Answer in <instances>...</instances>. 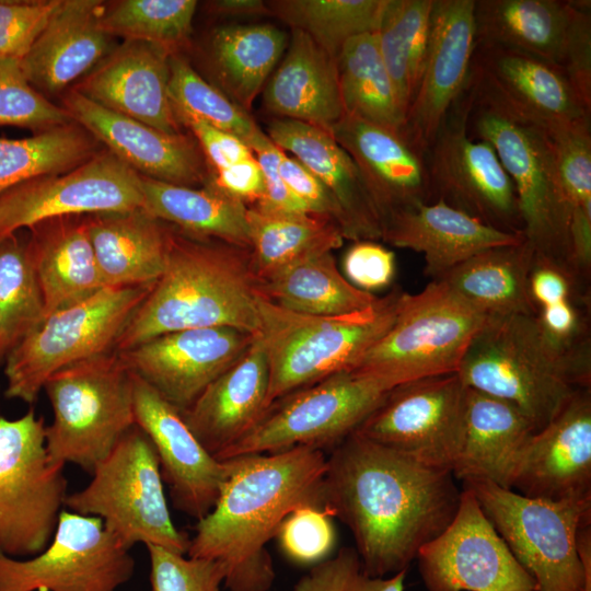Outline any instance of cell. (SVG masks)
Segmentation results:
<instances>
[{
    "instance_id": "83f0119b",
    "label": "cell",
    "mask_w": 591,
    "mask_h": 591,
    "mask_svg": "<svg viewBox=\"0 0 591 591\" xmlns=\"http://www.w3.org/2000/svg\"><path fill=\"white\" fill-rule=\"evenodd\" d=\"M267 391V359L255 335L245 352L179 412L199 443L218 460L265 415Z\"/></svg>"
},
{
    "instance_id": "ac0fdd59",
    "label": "cell",
    "mask_w": 591,
    "mask_h": 591,
    "mask_svg": "<svg viewBox=\"0 0 591 591\" xmlns=\"http://www.w3.org/2000/svg\"><path fill=\"white\" fill-rule=\"evenodd\" d=\"M140 208V174L113 153L99 154L66 173L36 177L1 193L0 240L53 219Z\"/></svg>"
},
{
    "instance_id": "6f0895ef",
    "label": "cell",
    "mask_w": 591,
    "mask_h": 591,
    "mask_svg": "<svg viewBox=\"0 0 591 591\" xmlns=\"http://www.w3.org/2000/svg\"><path fill=\"white\" fill-rule=\"evenodd\" d=\"M265 183L264 199L253 206L282 212L311 213L308 207L289 189L279 173V162L285 153L264 131L250 146ZM313 215V213H312Z\"/></svg>"
},
{
    "instance_id": "484cf974",
    "label": "cell",
    "mask_w": 591,
    "mask_h": 591,
    "mask_svg": "<svg viewBox=\"0 0 591 591\" xmlns=\"http://www.w3.org/2000/svg\"><path fill=\"white\" fill-rule=\"evenodd\" d=\"M473 74L544 126L591 121V104L558 67L505 47L475 44Z\"/></svg>"
},
{
    "instance_id": "91938a15",
    "label": "cell",
    "mask_w": 591,
    "mask_h": 591,
    "mask_svg": "<svg viewBox=\"0 0 591 591\" xmlns=\"http://www.w3.org/2000/svg\"><path fill=\"white\" fill-rule=\"evenodd\" d=\"M177 120L192 130L215 171L229 167L254 155L242 140L198 118L178 116Z\"/></svg>"
},
{
    "instance_id": "ab89813d",
    "label": "cell",
    "mask_w": 591,
    "mask_h": 591,
    "mask_svg": "<svg viewBox=\"0 0 591 591\" xmlns=\"http://www.w3.org/2000/svg\"><path fill=\"white\" fill-rule=\"evenodd\" d=\"M250 254L257 280L313 253L343 244L332 220L312 213L282 212L247 207Z\"/></svg>"
},
{
    "instance_id": "9c48e42d",
    "label": "cell",
    "mask_w": 591,
    "mask_h": 591,
    "mask_svg": "<svg viewBox=\"0 0 591 591\" xmlns=\"http://www.w3.org/2000/svg\"><path fill=\"white\" fill-rule=\"evenodd\" d=\"M43 391L54 413L45 429L51 464L91 473L135 425L134 375L116 351L57 371Z\"/></svg>"
},
{
    "instance_id": "5bb4252c",
    "label": "cell",
    "mask_w": 591,
    "mask_h": 591,
    "mask_svg": "<svg viewBox=\"0 0 591 591\" xmlns=\"http://www.w3.org/2000/svg\"><path fill=\"white\" fill-rule=\"evenodd\" d=\"M467 84L425 153L431 202L441 200L485 224L523 237L513 183L496 150L468 132Z\"/></svg>"
},
{
    "instance_id": "ba28073f",
    "label": "cell",
    "mask_w": 591,
    "mask_h": 591,
    "mask_svg": "<svg viewBox=\"0 0 591 591\" xmlns=\"http://www.w3.org/2000/svg\"><path fill=\"white\" fill-rule=\"evenodd\" d=\"M486 317L445 282L431 280L418 293L403 292L393 324L351 371L389 389L457 373Z\"/></svg>"
},
{
    "instance_id": "ee69618b",
    "label": "cell",
    "mask_w": 591,
    "mask_h": 591,
    "mask_svg": "<svg viewBox=\"0 0 591 591\" xmlns=\"http://www.w3.org/2000/svg\"><path fill=\"white\" fill-rule=\"evenodd\" d=\"M433 1L386 0L376 31L381 56L405 115L421 80Z\"/></svg>"
},
{
    "instance_id": "e0dca14e",
    "label": "cell",
    "mask_w": 591,
    "mask_h": 591,
    "mask_svg": "<svg viewBox=\"0 0 591 591\" xmlns=\"http://www.w3.org/2000/svg\"><path fill=\"white\" fill-rule=\"evenodd\" d=\"M135 559L95 517L62 510L49 545L30 559L0 552V591H117Z\"/></svg>"
},
{
    "instance_id": "f907efd6",
    "label": "cell",
    "mask_w": 591,
    "mask_h": 591,
    "mask_svg": "<svg viewBox=\"0 0 591 591\" xmlns=\"http://www.w3.org/2000/svg\"><path fill=\"white\" fill-rule=\"evenodd\" d=\"M66 108L50 103L30 83L18 58L0 59V126L39 129L70 124Z\"/></svg>"
},
{
    "instance_id": "60d3db41",
    "label": "cell",
    "mask_w": 591,
    "mask_h": 591,
    "mask_svg": "<svg viewBox=\"0 0 591 591\" xmlns=\"http://www.w3.org/2000/svg\"><path fill=\"white\" fill-rule=\"evenodd\" d=\"M287 44V34L270 24L231 25L215 32L213 68L240 108L251 109Z\"/></svg>"
},
{
    "instance_id": "7bdbcfd3",
    "label": "cell",
    "mask_w": 591,
    "mask_h": 591,
    "mask_svg": "<svg viewBox=\"0 0 591 591\" xmlns=\"http://www.w3.org/2000/svg\"><path fill=\"white\" fill-rule=\"evenodd\" d=\"M555 150L568 217L570 263L591 278V121L546 126Z\"/></svg>"
},
{
    "instance_id": "6125c7cd",
    "label": "cell",
    "mask_w": 591,
    "mask_h": 591,
    "mask_svg": "<svg viewBox=\"0 0 591 591\" xmlns=\"http://www.w3.org/2000/svg\"><path fill=\"white\" fill-rule=\"evenodd\" d=\"M209 8L213 13L227 16L269 14L267 1L263 0H217L209 2Z\"/></svg>"
},
{
    "instance_id": "8992f818",
    "label": "cell",
    "mask_w": 591,
    "mask_h": 591,
    "mask_svg": "<svg viewBox=\"0 0 591 591\" xmlns=\"http://www.w3.org/2000/svg\"><path fill=\"white\" fill-rule=\"evenodd\" d=\"M401 288L352 313L318 316L285 310L260 294V340L268 366V408L333 374L351 371L393 324Z\"/></svg>"
},
{
    "instance_id": "94428289",
    "label": "cell",
    "mask_w": 591,
    "mask_h": 591,
    "mask_svg": "<svg viewBox=\"0 0 591 591\" xmlns=\"http://www.w3.org/2000/svg\"><path fill=\"white\" fill-rule=\"evenodd\" d=\"M210 185L245 205H257L265 196L264 175L255 155L215 171Z\"/></svg>"
},
{
    "instance_id": "f35d334b",
    "label": "cell",
    "mask_w": 591,
    "mask_h": 591,
    "mask_svg": "<svg viewBox=\"0 0 591 591\" xmlns=\"http://www.w3.org/2000/svg\"><path fill=\"white\" fill-rule=\"evenodd\" d=\"M141 176L143 209L201 237L250 248L247 206L212 185L195 188Z\"/></svg>"
},
{
    "instance_id": "f1b7e54d",
    "label": "cell",
    "mask_w": 591,
    "mask_h": 591,
    "mask_svg": "<svg viewBox=\"0 0 591 591\" xmlns=\"http://www.w3.org/2000/svg\"><path fill=\"white\" fill-rule=\"evenodd\" d=\"M267 135L282 151L292 153L335 197L344 216V239L381 240L382 223L366 181L329 131L278 118L269 124Z\"/></svg>"
},
{
    "instance_id": "1f68e13d",
    "label": "cell",
    "mask_w": 591,
    "mask_h": 591,
    "mask_svg": "<svg viewBox=\"0 0 591 591\" xmlns=\"http://www.w3.org/2000/svg\"><path fill=\"white\" fill-rule=\"evenodd\" d=\"M268 112L331 132L345 115L336 58L309 35L291 30L287 54L264 90Z\"/></svg>"
},
{
    "instance_id": "ffe728a7",
    "label": "cell",
    "mask_w": 591,
    "mask_h": 591,
    "mask_svg": "<svg viewBox=\"0 0 591 591\" xmlns=\"http://www.w3.org/2000/svg\"><path fill=\"white\" fill-rule=\"evenodd\" d=\"M254 337L230 327L190 328L116 352L131 373L184 410L245 352Z\"/></svg>"
},
{
    "instance_id": "4fadbf2b",
    "label": "cell",
    "mask_w": 591,
    "mask_h": 591,
    "mask_svg": "<svg viewBox=\"0 0 591 591\" xmlns=\"http://www.w3.org/2000/svg\"><path fill=\"white\" fill-rule=\"evenodd\" d=\"M392 389L352 371L333 374L269 406L219 461L294 447L334 449L362 424Z\"/></svg>"
},
{
    "instance_id": "7402d4cb",
    "label": "cell",
    "mask_w": 591,
    "mask_h": 591,
    "mask_svg": "<svg viewBox=\"0 0 591 591\" xmlns=\"http://www.w3.org/2000/svg\"><path fill=\"white\" fill-rule=\"evenodd\" d=\"M509 489L535 499H591V387L577 389L523 445Z\"/></svg>"
},
{
    "instance_id": "f6af8a7d",
    "label": "cell",
    "mask_w": 591,
    "mask_h": 591,
    "mask_svg": "<svg viewBox=\"0 0 591 591\" xmlns=\"http://www.w3.org/2000/svg\"><path fill=\"white\" fill-rule=\"evenodd\" d=\"M386 0H275L269 14L309 35L334 58L349 39L375 33Z\"/></svg>"
},
{
    "instance_id": "4316f807",
    "label": "cell",
    "mask_w": 591,
    "mask_h": 591,
    "mask_svg": "<svg viewBox=\"0 0 591 591\" xmlns=\"http://www.w3.org/2000/svg\"><path fill=\"white\" fill-rule=\"evenodd\" d=\"M171 55L161 45L127 40L84 80L79 92L162 132L181 134L169 96Z\"/></svg>"
},
{
    "instance_id": "4dcf8cb0",
    "label": "cell",
    "mask_w": 591,
    "mask_h": 591,
    "mask_svg": "<svg viewBox=\"0 0 591 591\" xmlns=\"http://www.w3.org/2000/svg\"><path fill=\"white\" fill-rule=\"evenodd\" d=\"M104 7L94 0H63L20 59L31 84L57 93L97 63L108 50L101 26Z\"/></svg>"
},
{
    "instance_id": "603a6c76",
    "label": "cell",
    "mask_w": 591,
    "mask_h": 591,
    "mask_svg": "<svg viewBox=\"0 0 591 591\" xmlns=\"http://www.w3.org/2000/svg\"><path fill=\"white\" fill-rule=\"evenodd\" d=\"M475 0H434L424 71L402 128L426 153L444 117L463 93L475 50Z\"/></svg>"
},
{
    "instance_id": "74e56055",
    "label": "cell",
    "mask_w": 591,
    "mask_h": 591,
    "mask_svg": "<svg viewBox=\"0 0 591 591\" xmlns=\"http://www.w3.org/2000/svg\"><path fill=\"white\" fill-rule=\"evenodd\" d=\"M257 281L263 298L285 310L305 315L352 313L368 308L378 299L341 275L332 251L308 255Z\"/></svg>"
},
{
    "instance_id": "c3c4849f",
    "label": "cell",
    "mask_w": 591,
    "mask_h": 591,
    "mask_svg": "<svg viewBox=\"0 0 591 591\" xmlns=\"http://www.w3.org/2000/svg\"><path fill=\"white\" fill-rule=\"evenodd\" d=\"M169 96L176 118H198L233 135L248 148L263 132L245 111L175 55L170 57Z\"/></svg>"
},
{
    "instance_id": "e575fe53",
    "label": "cell",
    "mask_w": 591,
    "mask_h": 591,
    "mask_svg": "<svg viewBox=\"0 0 591 591\" xmlns=\"http://www.w3.org/2000/svg\"><path fill=\"white\" fill-rule=\"evenodd\" d=\"M65 218L34 225L27 252L42 291L46 316L105 288L88 231L86 218Z\"/></svg>"
},
{
    "instance_id": "be15d7a7",
    "label": "cell",
    "mask_w": 591,
    "mask_h": 591,
    "mask_svg": "<svg viewBox=\"0 0 591 591\" xmlns=\"http://www.w3.org/2000/svg\"><path fill=\"white\" fill-rule=\"evenodd\" d=\"M11 351V347L1 329V326H0V367L2 364H4L5 360H7V357L8 355L10 354Z\"/></svg>"
},
{
    "instance_id": "db71d44e",
    "label": "cell",
    "mask_w": 591,
    "mask_h": 591,
    "mask_svg": "<svg viewBox=\"0 0 591 591\" xmlns=\"http://www.w3.org/2000/svg\"><path fill=\"white\" fill-rule=\"evenodd\" d=\"M150 557L151 591H220L225 568L216 560L184 557L170 549L146 545Z\"/></svg>"
},
{
    "instance_id": "30bf717a",
    "label": "cell",
    "mask_w": 591,
    "mask_h": 591,
    "mask_svg": "<svg viewBox=\"0 0 591 591\" xmlns=\"http://www.w3.org/2000/svg\"><path fill=\"white\" fill-rule=\"evenodd\" d=\"M91 474L84 488L67 495V510L101 519L129 549L142 543L187 554L189 537L171 519L155 448L136 424Z\"/></svg>"
},
{
    "instance_id": "836d02e7",
    "label": "cell",
    "mask_w": 591,
    "mask_h": 591,
    "mask_svg": "<svg viewBox=\"0 0 591 591\" xmlns=\"http://www.w3.org/2000/svg\"><path fill=\"white\" fill-rule=\"evenodd\" d=\"M105 287L154 283L162 275L170 229L143 208L86 217Z\"/></svg>"
},
{
    "instance_id": "9a60e30c",
    "label": "cell",
    "mask_w": 591,
    "mask_h": 591,
    "mask_svg": "<svg viewBox=\"0 0 591 591\" xmlns=\"http://www.w3.org/2000/svg\"><path fill=\"white\" fill-rule=\"evenodd\" d=\"M474 16L476 43L558 67L591 104L589 0H475Z\"/></svg>"
},
{
    "instance_id": "8d00e7d4",
    "label": "cell",
    "mask_w": 591,
    "mask_h": 591,
    "mask_svg": "<svg viewBox=\"0 0 591 591\" xmlns=\"http://www.w3.org/2000/svg\"><path fill=\"white\" fill-rule=\"evenodd\" d=\"M535 251L524 239L484 250L440 278L486 316L534 315L529 275Z\"/></svg>"
},
{
    "instance_id": "7dc6e473",
    "label": "cell",
    "mask_w": 591,
    "mask_h": 591,
    "mask_svg": "<svg viewBox=\"0 0 591 591\" xmlns=\"http://www.w3.org/2000/svg\"><path fill=\"white\" fill-rule=\"evenodd\" d=\"M46 317L27 244L14 234L0 240V326L11 350Z\"/></svg>"
},
{
    "instance_id": "5b68a950",
    "label": "cell",
    "mask_w": 591,
    "mask_h": 591,
    "mask_svg": "<svg viewBox=\"0 0 591 591\" xmlns=\"http://www.w3.org/2000/svg\"><path fill=\"white\" fill-rule=\"evenodd\" d=\"M467 88L471 96L468 132L472 138L494 147L510 176L519 201L524 240L537 254L572 269L567 210L546 126L511 106L472 70Z\"/></svg>"
},
{
    "instance_id": "f5cc1de1",
    "label": "cell",
    "mask_w": 591,
    "mask_h": 591,
    "mask_svg": "<svg viewBox=\"0 0 591 591\" xmlns=\"http://www.w3.org/2000/svg\"><path fill=\"white\" fill-rule=\"evenodd\" d=\"M275 538L282 554L300 565H315L326 559L335 546L332 517L321 507L302 506L281 522Z\"/></svg>"
},
{
    "instance_id": "7c38bea8",
    "label": "cell",
    "mask_w": 591,
    "mask_h": 591,
    "mask_svg": "<svg viewBox=\"0 0 591 591\" xmlns=\"http://www.w3.org/2000/svg\"><path fill=\"white\" fill-rule=\"evenodd\" d=\"M45 420L33 408L0 416V552L35 556L51 542L67 497L63 466L51 464Z\"/></svg>"
},
{
    "instance_id": "d6986e66",
    "label": "cell",
    "mask_w": 591,
    "mask_h": 591,
    "mask_svg": "<svg viewBox=\"0 0 591 591\" xmlns=\"http://www.w3.org/2000/svg\"><path fill=\"white\" fill-rule=\"evenodd\" d=\"M416 559L427 591H535L534 579L464 487L454 518Z\"/></svg>"
},
{
    "instance_id": "bcb514c9",
    "label": "cell",
    "mask_w": 591,
    "mask_h": 591,
    "mask_svg": "<svg viewBox=\"0 0 591 591\" xmlns=\"http://www.w3.org/2000/svg\"><path fill=\"white\" fill-rule=\"evenodd\" d=\"M92 140L70 124L23 139L0 138V194L23 182L66 173L94 157Z\"/></svg>"
},
{
    "instance_id": "8fae6325",
    "label": "cell",
    "mask_w": 591,
    "mask_h": 591,
    "mask_svg": "<svg viewBox=\"0 0 591 591\" xmlns=\"http://www.w3.org/2000/svg\"><path fill=\"white\" fill-rule=\"evenodd\" d=\"M153 285L105 287L47 315L8 355L5 397L33 404L57 371L115 351L124 327Z\"/></svg>"
},
{
    "instance_id": "680465c9",
    "label": "cell",
    "mask_w": 591,
    "mask_h": 591,
    "mask_svg": "<svg viewBox=\"0 0 591 591\" xmlns=\"http://www.w3.org/2000/svg\"><path fill=\"white\" fill-rule=\"evenodd\" d=\"M279 173L289 189L311 213L332 220L343 233L344 216L338 202L309 170L285 152L279 162Z\"/></svg>"
},
{
    "instance_id": "d6a6232c",
    "label": "cell",
    "mask_w": 591,
    "mask_h": 591,
    "mask_svg": "<svg viewBox=\"0 0 591 591\" xmlns=\"http://www.w3.org/2000/svg\"><path fill=\"white\" fill-rule=\"evenodd\" d=\"M535 432L513 405L467 387L463 441L455 479L489 482L509 489L518 456Z\"/></svg>"
},
{
    "instance_id": "f546056e",
    "label": "cell",
    "mask_w": 591,
    "mask_h": 591,
    "mask_svg": "<svg viewBox=\"0 0 591 591\" xmlns=\"http://www.w3.org/2000/svg\"><path fill=\"white\" fill-rule=\"evenodd\" d=\"M524 237L491 228L441 200L422 204L392 216L381 240L424 255L425 274L431 280L473 255Z\"/></svg>"
},
{
    "instance_id": "3957f363",
    "label": "cell",
    "mask_w": 591,
    "mask_h": 591,
    "mask_svg": "<svg viewBox=\"0 0 591 591\" xmlns=\"http://www.w3.org/2000/svg\"><path fill=\"white\" fill-rule=\"evenodd\" d=\"M257 283L250 248L170 229L164 270L114 350L190 328L230 327L257 335Z\"/></svg>"
},
{
    "instance_id": "52a82bcc",
    "label": "cell",
    "mask_w": 591,
    "mask_h": 591,
    "mask_svg": "<svg viewBox=\"0 0 591 591\" xmlns=\"http://www.w3.org/2000/svg\"><path fill=\"white\" fill-rule=\"evenodd\" d=\"M482 510L535 582V591H583L591 576V499L549 501L466 480Z\"/></svg>"
},
{
    "instance_id": "9f6ffc18",
    "label": "cell",
    "mask_w": 591,
    "mask_h": 591,
    "mask_svg": "<svg viewBox=\"0 0 591 591\" xmlns=\"http://www.w3.org/2000/svg\"><path fill=\"white\" fill-rule=\"evenodd\" d=\"M343 267L349 282L370 292L392 282L395 255L376 241H357L347 250Z\"/></svg>"
},
{
    "instance_id": "277c9868",
    "label": "cell",
    "mask_w": 591,
    "mask_h": 591,
    "mask_svg": "<svg viewBox=\"0 0 591 591\" xmlns=\"http://www.w3.org/2000/svg\"><path fill=\"white\" fill-rule=\"evenodd\" d=\"M457 374L466 387L513 405L535 431L577 389L591 387V368L555 348L534 315L487 316Z\"/></svg>"
},
{
    "instance_id": "e7e4bbea",
    "label": "cell",
    "mask_w": 591,
    "mask_h": 591,
    "mask_svg": "<svg viewBox=\"0 0 591 591\" xmlns=\"http://www.w3.org/2000/svg\"><path fill=\"white\" fill-rule=\"evenodd\" d=\"M583 591H591V576L588 577Z\"/></svg>"
},
{
    "instance_id": "44dd1931",
    "label": "cell",
    "mask_w": 591,
    "mask_h": 591,
    "mask_svg": "<svg viewBox=\"0 0 591 591\" xmlns=\"http://www.w3.org/2000/svg\"><path fill=\"white\" fill-rule=\"evenodd\" d=\"M132 375L135 424L155 448L174 507L198 521L213 508L234 460L213 457L193 434L179 409Z\"/></svg>"
},
{
    "instance_id": "d4e9b609",
    "label": "cell",
    "mask_w": 591,
    "mask_h": 591,
    "mask_svg": "<svg viewBox=\"0 0 591 591\" xmlns=\"http://www.w3.org/2000/svg\"><path fill=\"white\" fill-rule=\"evenodd\" d=\"M65 103L71 118L138 174L189 187L205 183L202 158L188 137L162 132L113 112L79 91L71 92Z\"/></svg>"
},
{
    "instance_id": "b9f144b4",
    "label": "cell",
    "mask_w": 591,
    "mask_h": 591,
    "mask_svg": "<svg viewBox=\"0 0 591 591\" xmlns=\"http://www.w3.org/2000/svg\"><path fill=\"white\" fill-rule=\"evenodd\" d=\"M345 115L402 130L405 113L381 56L375 33L356 36L336 57Z\"/></svg>"
},
{
    "instance_id": "816d5d0a",
    "label": "cell",
    "mask_w": 591,
    "mask_h": 591,
    "mask_svg": "<svg viewBox=\"0 0 591 591\" xmlns=\"http://www.w3.org/2000/svg\"><path fill=\"white\" fill-rule=\"evenodd\" d=\"M406 571L387 577L369 576L355 548L343 547L304 573L292 591H404Z\"/></svg>"
},
{
    "instance_id": "7a4b0ae2",
    "label": "cell",
    "mask_w": 591,
    "mask_h": 591,
    "mask_svg": "<svg viewBox=\"0 0 591 591\" xmlns=\"http://www.w3.org/2000/svg\"><path fill=\"white\" fill-rule=\"evenodd\" d=\"M233 460L213 508L197 521L187 556L221 563L229 591H269L276 573L266 544L297 508H323L327 457L294 447Z\"/></svg>"
},
{
    "instance_id": "cb8c5ba5",
    "label": "cell",
    "mask_w": 591,
    "mask_h": 591,
    "mask_svg": "<svg viewBox=\"0 0 591 591\" xmlns=\"http://www.w3.org/2000/svg\"><path fill=\"white\" fill-rule=\"evenodd\" d=\"M331 134L358 165L382 228L397 212L431 202L425 153L402 130L344 115Z\"/></svg>"
},
{
    "instance_id": "d590c367",
    "label": "cell",
    "mask_w": 591,
    "mask_h": 591,
    "mask_svg": "<svg viewBox=\"0 0 591 591\" xmlns=\"http://www.w3.org/2000/svg\"><path fill=\"white\" fill-rule=\"evenodd\" d=\"M529 291L545 338L569 358L591 367L590 282L567 265L535 253Z\"/></svg>"
},
{
    "instance_id": "681fc988",
    "label": "cell",
    "mask_w": 591,
    "mask_h": 591,
    "mask_svg": "<svg viewBox=\"0 0 591 591\" xmlns=\"http://www.w3.org/2000/svg\"><path fill=\"white\" fill-rule=\"evenodd\" d=\"M195 0H125L103 11L101 26L108 35L161 45L171 50L192 32Z\"/></svg>"
},
{
    "instance_id": "11a10c76",
    "label": "cell",
    "mask_w": 591,
    "mask_h": 591,
    "mask_svg": "<svg viewBox=\"0 0 591 591\" xmlns=\"http://www.w3.org/2000/svg\"><path fill=\"white\" fill-rule=\"evenodd\" d=\"M59 2L0 1V59H22L45 28Z\"/></svg>"
},
{
    "instance_id": "6da1fadb",
    "label": "cell",
    "mask_w": 591,
    "mask_h": 591,
    "mask_svg": "<svg viewBox=\"0 0 591 591\" xmlns=\"http://www.w3.org/2000/svg\"><path fill=\"white\" fill-rule=\"evenodd\" d=\"M451 472L351 433L326 460L323 508L351 532L364 571L407 570L441 534L461 499Z\"/></svg>"
},
{
    "instance_id": "2e32d148",
    "label": "cell",
    "mask_w": 591,
    "mask_h": 591,
    "mask_svg": "<svg viewBox=\"0 0 591 591\" xmlns=\"http://www.w3.org/2000/svg\"><path fill=\"white\" fill-rule=\"evenodd\" d=\"M466 394L457 373L397 385L354 433L452 473L463 441Z\"/></svg>"
}]
</instances>
